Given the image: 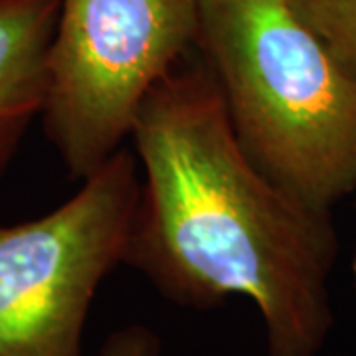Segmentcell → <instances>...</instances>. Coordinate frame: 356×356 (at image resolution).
I'll return each instance as SVG.
<instances>
[{
  "mask_svg": "<svg viewBox=\"0 0 356 356\" xmlns=\"http://www.w3.org/2000/svg\"><path fill=\"white\" fill-rule=\"evenodd\" d=\"M353 285H355V295H356V250L353 255Z\"/></svg>",
  "mask_w": 356,
  "mask_h": 356,
  "instance_id": "ba28073f",
  "label": "cell"
},
{
  "mask_svg": "<svg viewBox=\"0 0 356 356\" xmlns=\"http://www.w3.org/2000/svg\"><path fill=\"white\" fill-rule=\"evenodd\" d=\"M60 0H0V177L42 117Z\"/></svg>",
  "mask_w": 356,
  "mask_h": 356,
  "instance_id": "5b68a950",
  "label": "cell"
},
{
  "mask_svg": "<svg viewBox=\"0 0 356 356\" xmlns=\"http://www.w3.org/2000/svg\"><path fill=\"white\" fill-rule=\"evenodd\" d=\"M99 356H161V339L147 325H127L105 339Z\"/></svg>",
  "mask_w": 356,
  "mask_h": 356,
  "instance_id": "52a82bcc",
  "label": "cell"
},
{
  "mask_svg": "<svg viewBox=\"0 0 356 356\" xmlns=\"http://www.w3.org/2000/svg\"><path fill=\"white\" fill-rule=\"evenodd\" d=\"M139 188L137 156L121 149L51 212L0 224V356H86L89 309L125 259Z\"/></svg>",
  "mask_w": 356,
  "mask_h": 356,
  "instance_id": "277c9868",
  "label": "cell"
},
{
  "mask_svg": "<svg viewBox=\"0 0 356 356\" xmlns=\"http://www.w3.org/2000/svg\"><path fill=\"white\" fill-rule=\"evenodd\" d=\"M200 0H60L44 133L86 180L131 137L140 105L196 46Z\"/></svg>",
  "mask_w": 356,
  "mask_h": 356,
  "instance_id": "3957f363",
  "label": "cell"
},
{
  "mask_svg": "<svg viewBox=\"0 0 356 356\" xmlns=\"http://www.w3.org/2000/svg\"><path fill=\"white\" fill-rule=\"evenodd\" d=\"M196 48L267 177L325 210L356 191V77L287 0H200Z\"/></svg>",
  "mask_w": 356,
  "mask_h": 356,
  "instance_id": "7a4b0ae2",
  "label": "cell"
},
{
  "mask_svg": "<svg viewBox=\"0 0 356 356\" xmlns=\"http://www.w3.org/2000/svg\"><path fill=\"white\" fill-rule=\"evenodd\" d=\"M131 139L143 177L123 264L184 309L245 297L267 356H317L334 325L331 210L250 159L210 67L178 64L140 105Z\"/></svg>",
  "mask_w": 356,
  "mask_h": 356,
  "instance_id": "6da1fadb",
  "label": "cell"
},
{
  "mask_svg": "<svg viewBox=\"0 0 356 356\" xmlns=\"http://www.w3.org/2000/svg\"><path fill=\"white\" fill-rule=\"evenodd\" d=\"M287 4L356 77V0H287Z\"/></svg>",
  "mask_w": 356,
  "mask_h": 356,
  "instance_id": "8992f818",
  "label": "cell"
}]
</instances>
